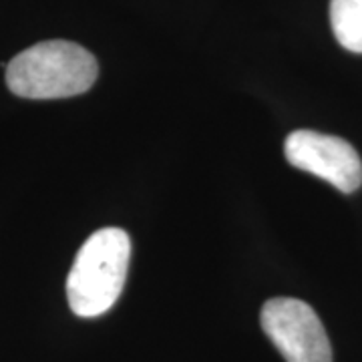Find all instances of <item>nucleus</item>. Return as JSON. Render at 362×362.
Listing matches in <instances>:
<instances>
[{
  "instance_id": "nucleus-4",
  "label": "nucleus",
  "mask_w": 362,
  "mask_h": 362,
  "mask_svg": "<svg viewBox=\"0 0 362 362\" xmlns=\"http://www.w3.org/2000/svg\"><path fill=\"white\" fill-rule=\"evenodd\" d=\"M286 159L290 165L328 181L342 194L362 185V161L349 141L318 131L300 129L286 137Z\"/></svg>"
},
{
  "instance_id": "nucleus-5",
  "label": "nucleus",
  "mask_w": 362,
  "mask_h": 362,
  "mask_svg": "<svg viewBox=\"0 0 362 362\" xmlns=\"http://www.w3.org/2000/svg\"><path fill=\"white\" fill-rule=\"evenodd\" d=\"M330 25L346 51L362 54V0H330Z\"/></svg>"
},
{
  "instance_id": "nucleus-3",
  "label": "nucleus",
  "mask_w": 362,
  "mask_h": 362,
  "mask_svg": "<svg viewBox=\"0 0 362 362\" xmlns=\"http://www.w3.org/2000/svg\"><path fill=\"white\" fill-rule=\"evenodd\" d=\"M259 322L286 362H332V346L318 314L296 298H272Z\"/></svg>"
},
{
  "instance_id": "nucleus-2",
  "label": "nucleus",
  "mask_w": 362,
  "mask_h": 362,
  "mask_svg": "<svg viewBox=\"0 0 362 362\" xmlns=\"http://www.w3.org/2000/svg\"><path fill=\"white\" fill-rule=\"evenodd\" d=\"M131 240L121 228H103L77 252L66 278L69 306L81 318H95L113 308L127 280Z\"/></svg>"
},
{
  "instance_id": "nucleus-1",
  "label": "nucleus",
  "mask_w": 362,
  "mask_h": 362,
  "mask_svg": "<svg viewBox=\"0 0 362 362\" xmlns=\"http://www.w3.org/2000/svg\"><path fill=\"white\" fill-rule=\"evenodd\" d=\"M99 75L97 59L71 40H45L6 65V85L23 99H66L89 90Z\"/></svg>"
}]
</instances>
